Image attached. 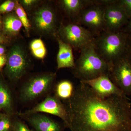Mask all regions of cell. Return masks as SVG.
<instances>
[{
	"label": "cell",
	"mask_w": 131,
	"mask_h": 131,
	"mask_svg": "<svg viewBox=\"0 0 131 131\" xmlns=\"http://www.w3.org/2000/svg\"><path fill=\"white\" fill-rule=\"evenodd\" d=\"M130 104L126 96L102 97L80 81L65 104L70 131H131Z\"/></svg>",
	"instance_id": "cell-1"
},
{
	"label": "cell",
	"mask_w": 131,
	"mask_h": 131,
	"mask_svg": "<svg viewBox=\"0 0 131 131\" xmlns=\"http://www.w3.org/2000/svg\"><path fill=\"white\" fill-rule=\"evenodd\" d=\"M72 69L75 77L80 81H84L108 74L110 67L96 52L93 42L81 50Z\"/></svg>",
	"instance_id": "cell-2"
},
{
	"label": "cell",
	"mask_w": 131,
	"mask_h": 131,
	"mask_svg": "<svg viewBox=\"0 0 131 131\" xmlns=\"http://www.w3.org/2000/svg\"><path fill=\"white\" fill-rule=\"evenodd\" d=\"M127 39L122 33L105 30L95 36L93 44L96 52L110 68L125 52Z\"/></svg>",
	"instance_id": "cell-3"
},
{
	"label": "cell",
	"mask_w": 131,
	"mask_h": 131,
	"mask_svg": "<svg viewBox=\"0 0 131 131\" xmlns=\"http://www.w3.org/2000/svg\"><path fill=\"white\" fill-rule=\"evenodd\" d=\"M56 74L46 73L36 75L28 79L22 86L19 99L24 103L30 102L47 93L52 88Z\"/></svg>",
	"instance_id": "cell-4"
},
{
	"label": "cell",
	"mask_w": 131,
	"mask_h": 131,
	"mask_svg": "<svg viewBox=\"0 0 131 131\" xmlns=\"http://www.w3.org/2000/svg\"><path fill=\"white\" fill-rule=\"evenodd\" d=\"M58 38L73 48L80 50L94 42L95 35L78 24L61 25L58 30Z\"/></svg>",
	"instance_id": "cell-5"
},
{
	"label": "cell",
	"mask_w": 131,
	"mask_h": 131,
	"mask_svg": "<svg viewBox=\"0 0 131 131\" xmlns=\"http://www.w3.org/2000/svg\"><path fill=\"white\" fill-rule=\"evenodd\" d=\"M29 64L23 48L19 45H15L8 52L4 72L10 81L16 82L25 74Z\"/></svg>",
	"instance_id": "cell-6"
},
{
	"label": "cell",
	"mask_w": 131,
	"mask_h": 131,
	"mask_svg": "<svg viewBox=\"0 0 131 131\" xmlns=\"http://www.w3.org/2000/svg\"><path fill=\"white\" fill-rule=\"evenodd\" d=\"M109 77L126 96H131V60L126 56L120 58L109 69Z\"/></svg>",
	"instance_id": "cell-7"
},
{
	"label": "cell",
	"mask_w": 131,
	"mask_h": 131,
	"mask_svg": "<svg viewBox=\"0 0 131 131\" xmlns=\"http://www.w3.org/2000/svg\"><path fill=\"white\" fill-rule=\"evenodd\" d=\"M40 113L49 114L59 117L63 121L64 127L69 128V116L66 106L55 95L47 96L34 107L23 112L19 113L18 115L20 117L23 118Z\"/></svg>",
	"instance_id": "cell-8"
},
{
	"label": "cell",
	"mask_w": 131,
	"mask_h": 131,
	"mask_svg": "<svg viewBox=\"0 0 131 131\" xmlns=\"http://www.w3.org/2000/svg\"><path fill=\"white\" fill-rule=\"evenodd\" d=\"M105 6L94 3L86 8L77 18V24L88 27L95 35L106 30L104 18Z\"/></svg>",
	"instance_id": "cell-9"
},
{
	"label": "cell",
	"mask_w": 131,
	"mask_h": 131,
	"mask_svg": "<svg viewBox=\"0 0 131 131\" xmlns=\"http://www.w3.org/2000/svg\"><path fill=\"white\" fill-rule=\"evenodd\" d=\"M33 22L35 29L42 34H54L56 31L57 17L51 8L42 7L34 13Z\"/></svg>",
	"instance_id": "cell-10"
},
{
	"label": "cell",
	"mask_w": 131,
	"mask_h": 131,
	"mask_svg": "<svg viewBox=\"0 0 131 131\" xmlns=\"http://www.w3.org/2000/svg\"><path fill=\"white\" fill-rule=\"evenodd\" d=\"M104 18L106 30L113 32H118L129 18L123 8L116 1L106 6Z\"/></svg>",
	"instance_id": "cell-11"
},
{
	"label": "cell",
	"mask_w": 131,
	"mask_h": 131,
	"mask_svg": "<svg viewBox=\"0 0 131 131\" xmlns=\"http://www.w3.org/2000/svg\"><path fill=\"white\" fill-rule=\"evenodd\" d=\"M81 82L88 84L95 93L101 97L113 95L125 96L112 81L108 74L102 75L93 80Z\"/></svg>",
	"instance_id": "cell-12"
},
{
	"label": "cell",
	"mask_w": 131,
	"mask_h": 131,
	"mask_svg": "<svg viewBox=\"0 0 131 131\" xmlns=\"http://www.w3.org/2000/svg\"><path fill=\"white\" fill-rule=\"evenodd\" d=\"M35 131H64L60 123L40 113H36L23 117Z\"/></svg>",
	"instance_id": "cell-13"
},
{
	"label": "cell",
	"mask_w": 131,
	"mask_h": 131,
	"mask_svg": "<svg viewBox=\"0 0 131 131\" xmlns=\"http://www.w3.org/2000/svg\"><path fill=\"white\" fill-rule=\"evenodd\" d=\"M57 40L59 45L57 58V69L64 68H73L75 65L73 48L59 38Z\"/></svg>",
	"instance_id": "cell-14"
},
{
	"label": "cell",
	"mask_w": 131,
	"mask_h": 131,
	"mask_svg": "<svg viewBox=\"0 0 131 131\" xmlns=\"http://www.w3.org/2000/svg\"><path fill=\"white\" fill-rule=\"evenodd\" d=\"M12 115L14 113L13 100L8 85L2 79H0V111Z\"/></svg>",
	"instance_id": "cell-15"
},
{
	"label": "cell",
	"mask_w": 131,
	"mask_h": 131,
	"mask_svg": "<svg viewBox=\"0 0 131 131\" xmlns=\"http://www.w3.org/2000/svg\"><path fill=\"white\" fill-rule=\"evenodd\" d=\"M60 2L62 7L68 14L77 18L83 9L94 3V1L63 0Z\"/></svg>",
	"instance_id": "cell-16"
},
{
	"label": "cell",
	"mask_w": 131,
	"mask_h": 131,
	"mask_svg": "<svg viewBox=\"0 0 131 131\" xmlns=\"http://www.w3.org/2000/svg\"><path fill=\"white\" fill-rule=\"evenodd\" d=\"M75 89L73 83L68 80L61 81L55 88V96L60 100L66 101L73 95Z\"/></svg>",
	"instance_id": "cell-17"
},
{
	"label": "cell",
	"mask_w": 131,
	"mask_h": 131,
	"mask_svg": "<svg viewBox=\"0 0 131 131\" xmlns=\"http://www.w3.org/2000/svg\"><path fill=\"white\" fill-rule=\"evenodd\" d=\"M4 30L7 34L16 35L20 31L23 26L16 15H8L5 17L3 22Z\"/></svg>",
	"instance_id": "cell-18"
},
{
	"label": "cell",
	"mask_w": 131,
	"mask_h": 131,
	"mask_svg": "<svg viewBox=\"0 0 131 131\" xmlns=\"http://www.w3.org/2000/svg\"><path fill=\"white\" fill-rule=\"evenodd\" d=\"M15 9L16 15L21 21L26 31L28 34L31 25L25 11L22 6L18 2H16Z\"/></svg>",
	"instance_id": "cell-19"
},
{
	"label": "cell",
	"mask_w": 131,
	"mask_h": 131,
	"mask_svg": "<svg viewBox=\"0 0 131 131\" xmlns=\"http://www.w3.org/2000/svg\"><path fill=\"white\" fill-rule=\"evenodd\" d=\"M12 115L3 113L0 119V131H13L14 121L12 120Z\"/></svg>",
	"instance_id": "cell-20"
},
{
	"label": "cell",
	"mask_w": 131,
	"mask_h": 131,
	"mask_svg": "<svg viewBox=\"0 0 131 131\" xmlns=\"http://www.w3.org/2000/svg\"><path fill=\"white\" fill-rule=\"evenodd\" d=\"M16 2L12 1H7L0 5V13L12 12L16 6Z\"/></svg>",
	"instance_id": "cell-21"
},
{
	"label": "cell",
	"mask_w": 131,
	"mask_h": 131,
	"mask_svg": "<svg viewBox=\"0 0 131 131\" xmlns=\"http://www.w3.org/2000/svg\"><path fill=\"white\" fill-rule=\"evenodd\" d=\"M13 131H33L20 120L14 121Z\"/></svg>",
	"instance_id": "cell-22"
},
{
	"label": "cell",
	"mask_w": 131,
	"mask_h": 131,
	"mask_svg": "<svg viewBox=\"0 0 131 131\" xmlns=\"http://www.w3.org/2000/svg\"><path fill=\"white\" fill-rule=\"evenodd\" d=\"M117 2L123 8L128 18H131V0L117 1Z\"/></svg>",
	"instance_id": "cell-23"
},
{
	"label": "cell",
	"mask_w": 131,
	"mask_h": 131,
	"mask_svg": "<svg viewBox=\"0 0 131 131\" xmlns=\"http://www.w3.org/2000/svg\"><path fill=\"white\" fill-rule=\"evenodd\" d=\"M34 56L37 58L42 59L44 58L46 54V49L45 46L32 51Z\"/></svg>",
	"instance_id": "cell-24"
},
{
	"label": "cell",
	"mask_w": 131,
	"mask_h": 131,
	"mask_svg": "<svg viewBox=\"0 0 131 131\" xmlns=\"http://www.w3.org/2000/svg\"><path fill=\"white\" fill-rule=\"evenodd\" d=\"M44 46H45V45L43 42L40 39H35L33 40L31 43L30 48L31 51L35 50Z\"/></svg>",
	"instance_id": "cell-25"
},
{
	"label": "cell",
	"mask_w": 131,
	"mask_h": 131,
	"mask_svg": "<svg viewBox=\"0 0 131 131\" xmlns=\"http://www.w3.org/2000/svg\"><path fill=\"white\" fill-rule=\"evenodd\" d=\"M37 1L34 0H23L20 1L21 4L26 7H30L34 5Z\"/></svg>",
	"instance_id": "cell-26"
},
{
	"label": "cell",
	"mask_w": 131,
	"mask_h": 131,
	"mask_svg": "<svg viewBox=\"0 0 131 131\" xmlns=\"http://www.w3.org/2000/svg\"><path fill=\"white\" fill-rule=\"evenodd\" d=\"M7 62V58L4 56H0V70L6 65Z\"/></svg>",
	"instance_id": "cell-27"
},
{
	"label": "cell",
	"mask_w": 131,
	"mask_h": 131,
	"mask_svg": "<svg viewBox=\"0 0 131 131\" xmlns=\"http://www.w3.org/2000/svg\"><path fill=\"white\" fill-rule=\"evenodd\" d=\"M130 45L127 44L126 51L128 52V54L127 55V56L131 60V43L130 44Z\"/></svg>",
	"instance_id": "cell-28"
},
{
	"label": "cell",
	"mask_w": 131,
	"mask_h": 131,
	"mask_svg": "<svg viewBox=\"0 0 131 131\" xmlns=\"http://www.w3.org/2000/svg\"><path fill=\"white\" fill-rule=\"evenodd\" d=\"M5 51V48L1 46H0V56H3Z\"/></svg>",
	"instance_id": "cell-29"
},
{
	"label": "cell",
	"mask_w": 131,
	"mask_h": 131,
	"mask_svg": "<svg viewBox=\"0 0 131 131\" xmlns=\"http://www.w3.org/2000/svg\"><path fill=\"white\" fill-rule=\"evenodd\" d=\"M5 41L3 37L2 36L0 35V43H3Z\"/></svg>",
	"instance_id": "cell-30"
},
{
	"label": "cell",
	"mask_w": 131,
	"mask_h": 131,
	"mask_svg": "<svg viewBox=\"0 0 131 131\" xmlns=\"http://www.w3.org/2000/svg\"><path fill=\"white\" fill-rule=\"evenodd\" d=\"M128 28H129V30L131 31V20L129 23V25H128Z\"/></svg>",
	"instance_id": "cell-31"
},
{
	"label": "cell",
	"mask_w": 131,
	"mask_h": 131,
	"mask_svg": "<svg viewBox=\"0 0 131 131\" xmlns=\"http://www.w3.org/2000/svg\"><path fill=\"white\" fill-rule=\"evenodd\" d=\"M3 113H2L1 112V111H0V119H1V117H2L3 115Z\"/></svg>",
	"instance_id": "cell-32"
},
{
	"label": "cell",
	"mask_w": 131,
	"mask_h": 131,
	"mask_svg": "<svg viewBox=\"0 0 131 131\" xmlns=\"http://www.w3.org/2000/svg\"><path fill=\"white\" fill-rule=\"evenodd\" d=\"M1 20H0V26H1Z\"/></svg>",
	"instance_id": "cell-33"
},
{
	"label": "cell",
	"mask_w": 131,
	"mask_h": 131,
	"mask_svg": "<svg viewBox=\"0 0 131 131\" xmlns=\"http://www.w3.org/2000/svg\"><path fill=\"white\" fill-rule=\"evenodd\" d=\"M130 110H131V103L130 104Z\"/></svg>",
	"instance_id": "cell-34"
}]
</instances>
